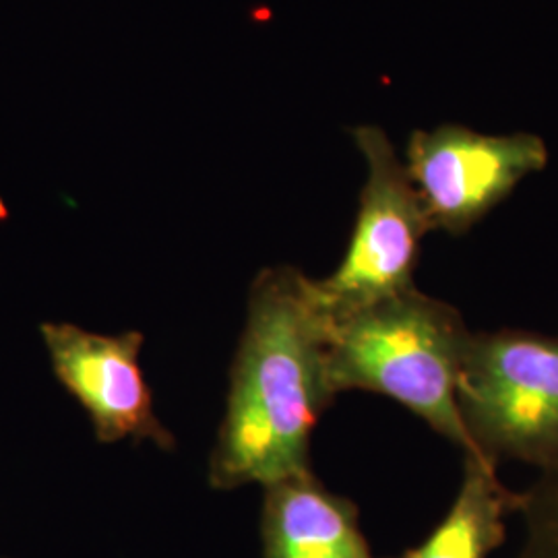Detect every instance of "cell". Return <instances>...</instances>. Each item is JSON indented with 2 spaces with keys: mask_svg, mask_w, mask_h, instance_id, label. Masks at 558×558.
Here are the masks:
<instances>
[{
  "mask_svg": "<svg viewBox=\"0 0 558 558\" xmlns=\"http://www.w3.org/2000/svg\"><path fill=\"white\" fill-rule=\"evenodd\" d=\"M260 538L265 558H375L359 507L325 488L313 470L265 486Z\"/></svg>",
  "mask_w": 558,
  "mask_h": 558,
  "instance_id": "52a82bcc",
  "label": "cell"
},
{
  "mask_svg": "<svg viewBox=\"0 0 558 558\" xmlns=\"http://www.w3.org/2000/svg\"><path fill=\"white\" fill-rule=\"evenodd\" d=\"M41 339L54 377L80 401L100 442L154 440L172 449L177 440L154 412L140 366L143 333H89L71 323H44Z\"/></svg>",
  "mask_w": 558,
  "mask_h": 558,
  "instance_id": "8992f818",
  "label": "cell"
},
{
  "mask_svg": "<svg viewBox=\"0 0 558 558\" xmlns=\"http://www.w3.org/2000/svg\"><path fill=\"white\" fill-rule=\"evenodd\" d=\"M518 513L523 523L518 558H558V468L542 470L519 493Z\"/></svg>",
  "mask_w": 558,
  "mask_h": 558,
  "instance_id": "9c48e42d",
  "label": "cell"
},
{
  "mask_svg": "<svg viewBox=\"0 0 558 558\" xmlns=\"http://www.w3.org/2000/svg\"><path fill=\"white\" fill-rule=\"evenodd\" d=\"M470 333L453 304L416 286L375 300L329 317V385L336 396L371 391L393 399L453 442L463 458L482 459L458 408L459 371Z\"/></svg>",
  "mask_w": 558,
  "mask_h": 558,
  "instance_id": "7a4b0ae2",
  "label": "cell"
},
{
  "mask_svg": "<svg viewBox=\"0 0 558 558\" xmlns=\"http://www.w3.org/2000/svg\"><path fill=\"white\" fill-rule=\"evenodd\" d=\"M546 163L538 135H484L461 124L414 131L403 161L433 230L451 236L468 234Z\"/></svg>",
  "mask_w": 558,
  "mask_h": 558,
  "instance_id": "5b68a950",
  "label": "cell"
},
{
  "mask_svg": "<svg viewBox=\"0 0 558 558\" xmlns=\"http://www.w3.org/2000/svg\"><path fill=\"white\" fill-rule=\"evenodd\" d=\"M458 408L482 459L558 468V336L472 331L459 371Z\"/></svg>",
  "mask_w": 558,
  "mask_h": 558,
  "instance_id": "3957f363",
  "label": "cell"
},
{
  "mask_svg": "<svg viewBox=\"0 0 558 558\" xmlns=\"http://www.w3.org/2000/svg\"><path fill=\"white\" fill-rule=\"evenodd\" d=\"M519 493L499 478V465L463 458L458 495L439 525L396 558H488L507 536L505 519L518 513Z\"/></svg>",
  "mask_w": 558,
  "mask_h": 558,
  "instance_id": "ba28073f",
  "label": "cell"
},
{
  "mask_svg": "<svg viewBox=\"0 0 558 558\" xmlns=\"http://www.w3.org/2000/svg\"><path fill=\"white\" fill-rule=\"evenodd\" d=\"M352 135L368 174L343 259L329 278L315 279L327 317L414 288L420 244L433 232L418 191L383 129L362 124Z\"/></svg>",
  "mask_w": 558,
  "mask_h": 558,
  "instance_id": "277c9868",
  "label": "cell"
},
{
  "mask_svg": "<svg viewBox=\"0 0 558 558\" xmlns=\"http://www.w3.org/2000/svg\"><path fill=\"white\" fill-rule=\"evenodd\" d=\"M329 317L315 279L294 267L263 269L230 371L209 484L269 486L311 470V437L336 393L327 375Z\"/></svg>",
  "mask_w": 558,
  "mask_h": 558,
  "instance_id": "6da1fadb",
  "label": "cell"
}]
</instances>
